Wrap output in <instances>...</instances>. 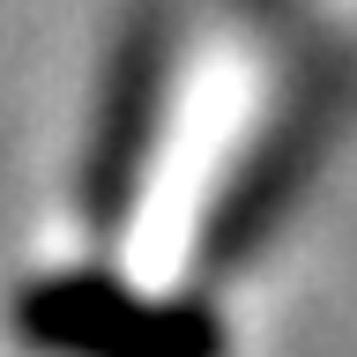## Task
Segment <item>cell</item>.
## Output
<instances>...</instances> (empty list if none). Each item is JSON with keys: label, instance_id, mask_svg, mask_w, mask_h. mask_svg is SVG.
I'll return each mask as SVG.
<instances>
[{"label": "cell", "instance_id": "cell-1", "mask_svg": "<svg viewBox=\"0 0 357 357\" xmlns=\"http://www.w3.org/2000/svg\"><path fill=\"white\" fill-rule=\"evenodd\" d=\"M52 342H82V350L105 357H208L216 335L186 320V312H134L105 290H45L38 312H30Z\"/></svg>", "mask_w": 357, "mask_h": 357}]
</instances>
